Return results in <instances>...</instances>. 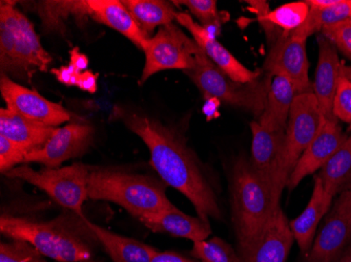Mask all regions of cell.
I'll list each match as a JSON object with an SVG mask.
<instances>
[{
  "instance_id": "obj_7",
  "label": "cell",
  "mask_w": 351,
  "mask_h": 262,
  "mask_svg": "<svg viewBox=\"0 0 351 262\" xmlns=\"http://www.w3.org/2000/svg\"><path fill=\"white\" fill-rule=\"evenodd\" d=\"M90 167L75 163L70 166L35 170L21 165L5 173L9 179H21L45 191L57 204L68 209L80 218L84 214V204L88 198V179Z\"/></svg>"
},
{
  "instance_id": "obj_2",
  "label": "cell",
  "mask_w": 351,
  "mask_h": 262,
  "mask_svg": "<svg viewBox=\"0 0 351 262\" xmlns=\"http://www.w3.org/2000/svg\"><path fill=\"white\" fill-rule=\"evenodd\" d=\"M0 232L11 239L31 244L45 257L57 262H80L93 258V242L97 237L86 224V218H59L37 222L21 216L3 214Z\"/></svg>"
},
{
  "instance_id": "obj_28",
  "label": "cell",
  "mask_w": 351,
  "mask_h": 262,
  "mask_svg": "<svg viewBox=\"0 0 351 262\" xmlns=\"http://www.w3.org/2000/svg\"><path fill=\"white\" fill-rule=\"evenodd\" d=\"M173 3L186 8L189 15L196 17L199 25L216 38L220 34L222 23L228 19V13L218 11L215 0H177Z\"/></svg>"
},
{
  "instance_id": "obj_6",
  "label": "cell",
  "mask_w": 351,
  "mask_h": 262,
  "mask_svg": "<svg viewBox=\"0 0 351 262\" xmlns=\"http://www.w3.org/2000/svg\"><path fill=\"white\" fill-rule=\"evenodd\" d=\"M185 74L194 82L205 100L217 98L228 105L252 112L258 118L264 112L271 81L269 75L250 83L236 82L224 74L202 49L197 54L195 68Z\"/></svg>"
},
{
  "instance_id": "obj_29",
  "label": "cell",
  "mask_w": 351,
  "mask_h": 262,
  "mask_svg": "<svg viewBox=\"0 0 351 262\" xmlns=\"http://www.w3.org/2000/svg\"><path fill=\"white\" fill-rule=\"evenodd\" d=\"M191 255L200 262H243L240 254L220 237L193 242Z\"/></svg>"
},
{
  "instance_id": "obj_16",
  "label": "cell",
  "mask_w": 351,
  "mask_h": 262,
  "mask_svg": "<svg viewBox=\"0 0 351 262\" xmlns=\"http://www.w3.org/2000/svg\"><path fill=\"white\" fill-rule=\"evenodd\" d=\"M176 21L187 29L206 56L232 80L240 83H250L261 77L260 70H248L226 47L217 40L216 37L191 18L189 13L178 12Z\"/></svg>"
},
{
  "instance_id": "obj_26",
  "label": "cell",
  "mask_w": 351,
  "mask_h": 262,
  "mask_svg": "<svg viewBox=\"0 0 351 262\" xmlns=\"http://www.w3.org/2000/svg\"><path fill=\"white\" fill-rule=\"evenodd\" d=\"M317 176L322 181L325 190L332 196L350 188L351 137H347L339 150L325 163Z\"/></svg>"
},
{
  "instance_id": "obj_37",
  "label": "cell",
  "mask_w": 351,
  "mask_h": 262,
  "mask_svg": "<svg viewBox=\"0 0 351 262\" xmlns=\"http://www.w3.org/2000/svg\"><path fill=\"white\" fill-rule=\"evenodd\" d=\"M71 63L79 73L84 72L88 66V58L79 51L78 47H74L70 52Z\"/></svg>"
},
{
  "instance_id": "obj_33",
  "label": "cell",
  "mask_w": 351,
  "mask_h": 262,
  "mask_svg": "<svg viewBox=\"0 0 351 262\" xmlns=\"http://www.w3.org/2000/svg\"><path fill=\"white\" fill-rule=\"evenodd\" d=\"M322 35L351 60V19L324 27Z\"/></svg>"
},
{
  "instance_id": "obj_15",
  "label": "cell",
  "mask_w": 351,
  "mask_h": 262,
  "mask_svg": "<svg viewBox=\"0 0 351 262\" xmlns=\"http://www.w3.org/2000/svg\"><path fill=\"white\" fill-rule=\"evenodd\" d=\"M338 120L323 118L322 125L308 148L300 157L295 169L291 172L286 188L289 191L297 188L298 185L308 175L313 174L324 167L325 163L339 150L347 140Z\"/></svg>"
},
{
  "instance_id": "obj_35",
  "label": "cell",
  "mask_w": 351,
  "mask_h": 262,
  "mask_svg": "<svg viewBox=\"0 0 351 262\" xmlns=\"http://www.w3.org/2000/svg\"><path fill=\"white\" fill-rule=\"evenodd\" d=\"M99 75L94 74L90 70H84L79 75L77 86L84 92H97V78Z\"/></svg>"
},
{
  "instance_id": "obj_18",
  "label": "cell",
  "mask_w": 351,
  "mask_h": 262,
  "mask_svg": "<svg viewBox=\"0 0 351 262\" xmlns=\"http://www.w3.org/2000/svg\"><path fill=\"white\" fill-rule=\"evenodd\" d=\"M295 242L289 220L278 207L257 246L243 262H286Z\"/></svg>"
},
{
  "instance_id": "obj_20",
  "label": "cell",
  "mask_w": 351,
  "mask_h": 262,
  "mask_svg": "<svg viewBox=\"0 0 351 262\" xmlns=\"http://www.w3.org/2000/svg\"><path fill=\"white\" fill-rule=\"evenodd\" d=\"M142 224L153 232L185 238L191 242L208 239L212 234L210 220L187 215L176 206L147 218Z\"/></svg>"
},
{
  "instance_id": "obj_3",
  "label": "cell",
  "mask_w": 351,
  "mask_h": 262,
  "mask_svg": "<svg viewBox=\"0 0 351 262\" xmlns=\"http://www.w3.org/2000/svg\"><path fill=\"white\" fill-rule=\"evenodd\" d=\"M230 193L232 224L244 260L257 246L278 207L269 186L244 157H239L232 166Z\"/></svg>"
},
{
  "instance_id": "obj_21",
  "label": "cell",
  "mask_w": 351,
  "mask_h": 262,
  "mask_svg": "<svg viewBox=\"0 0 351 262\" xmlns=\"http://www.w3.org/2000/svg\"><path fill=\"white\" fill-rule=\"evenodd\" d=\"M55 128L27 119L8 108L0 109V135L21 146L27 153L43 147Z\"/></svg>"
},
{
  "instance_id": "obj_31",
  "label": "cell",
  "mask_w": 351,
  "mask_h": 262,
  "mask_svg": "<svg viewBox=\"0 0 351 262\" xmlns=\"http://www.w3.org/2000/svg\"><path fill=\"white\" fill-rule=\"evenodd\" d=\"M27 155V151L21 146L0 135V171L3 174L21 163H25Z\"/></svg>"
},
{
  "instance_id": "obj_39",
  "label": "cell",
  "mask_w": 351,
  "mask_h": 262,
  "mask_svg": "<svg viewBox=\"0 0 351 262\" xmlns=\"http://www.w3.org/2000/svg\"><path fill=\"white\" fill-rule=\"evenodd\" d=\"M341 74L347 79V80L350 81L351 82V66L350 65H345L342 64V68H341Z\"/></svg>"
},
{
  "instance_id": "obj_1",
  "label": "cell",
  "mask_w": 351,
  "mask_h": 262,
  "mask_svg": "<svg viewBox=\"0 0 351 262\" xmlns=\"http://www.w3.org/2000/svg\"><path fill=\"white\" fill-rule=\"evenodd\" d=\"M126 127L145 142L151 166L167 186L182 193L205 220L221 218L216 193L198 157L175 129L145 114H126Z\"/></svg>"
},
{
  "instance_id": "obj_41",
  "label": "cell",
  "mask_w": 351,
  "mask_h": 262,
  "mask_svg": "<svg viewBox=\"0 0 351 262\" xmlns=\"http://www.w3.org/2000/svg\"><path fill=\"white\" fill-rule=\"evenodd\" d=\"M80 262H101V261H98V260L90 259V260H86V261H80Z\"/></svg>"
},
{
  "instance_id": "obj_36",
  "label": "cell",
  "mask_w": 351,
  "mask_h": 262,
  "mask_svg": "<svg viewBox=\"0 0 351 262\" xmlns=\"http://www.w3.org/2000/svg\"><path fill=\"white\" fill-rule=\"evenodd\" d=\"M152 262H200L199 260L191 259V258L185 257L176 252H159L154 256Z\"/></svg>"
},
{
  "instance_id": "obj_38",
  "label": "cell",
  "mask_w": 351,
  "mask_h": 262,
  "mask_svg": "<svg viewBox=\"0 0 351 262\" xmlns=\"http://www.w3.org/2000/svg\"><path fill=\"white\" fill-rule=\"evenodd\" d=\"M221 103L222 102L217 98H208V99L205 100L202 112L206 117L207 121H212V120L219 117V109H220Z\"/></svg>"
},
{
  "instance_id": "obj_5",
  "label": "cell",
  "mask_w": 351,
  "mask_h": 262,
  "mask_svg": "<svg viewBox=\"0 0 351 262\" xmlns=\"http://www.w3.org/2000/svg\"><path fill=\"white\" fill-rule=\"evenodd\" d=\"M52 57L43 49L34 25L16 8L15 3H0V68L10 78L29 81L39 72H47Z\"/></svg>"
},
{
  "instance_id": "obj_14",
  "label": "cell",
  "mask_w": 351,
  "mask_h": 262,
  "mask_svg": "<svg viewBox=\"0 0 351 262\" xmlns=\"http://www.w3.org/2000/svg\"><path fill=\"white\" fill-rule=\"evenodd\" d=\"M93 135L92 126L82 122L56 127L43 147L27 153L25 163H38L49 168H58L64 161L84 155L92 143Z\"/></svg>"
},
{
  "instance_id": "obj_34",
  "label": "cell",
  "mask_w": 351,
  "mask_h": 262,
  "mask_svg": "<svg viewBox=\"0 0 351 262\" xmlns=\"http://www.w3.org/2000/svg\"><path fill=\"white\" fill-rule=\"evenodd\" d=\"M51 72L55 75L57 80L60 83L64 84L66 86H77L80 73L72 64L63 65V66L59 68H53Z\"/></svg>"
},
{
  "instance_id": "obj_25",
  "label": "cell",
  "mask_w": 351,
  "mask_h": 262,
  "mask_svg": "<svg viewBox=\"0 0 351 262\" xmlns=\"http://www.w3.org/2000/svg\"><path fill=\"white\" fill-rule=\"evenodd\" d=\"M122 3L149 39L156 27L173 23L178 14L173 3L163 0H122Z\"/></svg>"
},
{
  "instance_id": "obj_30",
  "label": "cell",
  "mask_w": 351,
  "mask_h": 262,
  "mask_svg": "<svg viewBox=\"0 0 351 262\" xmlns=\"http://www.w3.org/2000/svg\"><path fill=\"white\" fill-rule=\"evenodd\" d=\"M45 256L23 240L12 239L0 244V262H47Z\"/></svg>"
},
{
  "instance_id": "obj_11",
  "label": "cell",
  "mask_w": 351,
  "mask_h": 262,
  "mask_svg": "<svg viewBox=\"0 0 351 262\" xmlns=\"http://www.w3.org/2000/svg\"><path fill=\"white\" fill-rule=\"evenodd\" d=\"M351 242V187L340 192L315 236L306 262H332Z\"/></svg>"
},
{
  "instance_id": "obj_12",
  "label": "cell",
  "mask_w": 351,
  "mask_h": 262,
  "mask_svg": "<svg viewBox=\"0 0 351 262\" xmlns=\"http://www.w3.org/2000/svg\"><path fill=\"white\" fill-rule=\"evenodd\" d=\"M306 42L307 39L283 31L277 42L270 47L263 64L264 72L269 76L287 77L293 82L297 94L313 92Z\"/></svg>"
},
{
  "instance_id": "obj_17",
  "label": "cell",
  "mask_w": 351,
  "mask_h": 262,
  "mask_svg": "<svg viewBox=\"0 0 351 262\" xmlns=\"http://www.w3.org/2000/svg\"><path fill=\"white\" fill-rule=\"evenodd\" d=\"M319 57L313 92L320 106L323 118L329 121L337 120L333 116V101L336 96L339 80L341 77V63L337 47L323 35L317 37Z\"/></svg>"
},
{
  "instance_id": "obj_19",
  "label": "cell",
  "mask_w": 351,
  "mask_h": 262,
  "mask_svg": "<svg viewBox=\"0 0 351 262\" xmlns=\"http://www.w3.org/2000/svg\"><path fill=\"white\" fill-rule=\"evenodd\" d=\"M333 198L335 196L325 190L320 177L315 176L308 205L297 218L289 222L295 241L305 255L309 253L313 247L317 226L330 210Z\"/></svg>"
},
{
  "instance_id": "obj_27",
  "label": "cell",
  "mask_w": 351,
  "mask_h": 262,
  "mask_svg": "<svg viewBox=\"0 0 351 262\" xmlns=\"http://www.w3.org/2000/svg\"><path fill=\"white\" fill-rule=\"evenodd\" d=\"M350 19L351 0H338L336 5L324 9L309 8L306 21L299 29L291 31V34L307 39L317 31H322L324 27Z\"/></svg>"
},
{
  "instance_id": "obj_22",
  "label": "cell",
  "mask_w": 351,
  "mask_h": 262,
  "mask_svg": "<svg viewBox=\"0 0 351 262\" xmlns=\"http://www.w3.org/2000/svg\"><path fill=\"white\" fill-rule=\"evenodd\" d=\"M90 18L119 31L143 51L147 39L119 0H86Z\"/></svg>"
},
{
  "instance_id": "obj_8",
  "label": "cell",
  "mask_w": 351,
  "mask_h": 262,
  "mask_svg": "<svg viewBox=\"0 0 351 262\" xmlns=\"http://www.w3.org/2000/svg\"><path fill=\"white\" fill-rule=\"evenodd\" d=\"M200 50L196 41L187 36L175 23L159 27L157 33L147 39L143 49L145 65L140 84L163 70H179L185 73L193 70Z\"/></svg>"
},
{
  "instance_id": "obj_24",
  "label": "cell",
  "mask_w": 351,
  "mask_h": 262,
  "mask_svg": "<svg viewBox=\"0 0 351 262\" xmlns=\"http://www.w3.org/2000/svg\"><path fill=\"white\" fill-rule=\"evenodd\" d=\"M86 224L113 262H152L158 252L157 249L149 244L113 233L90 222L88 218Z\"/></svg>"
},
{
  "instance_id": "obj_23",
  "label": "cell",
  "mask_w": 351,
  "mask_h": 262,
  "mask_svg": "<svg viewBox=\"0 0 351 262\" xmlns=\"http://www.w3.org/2000/svg\"><path fill=\"white\" fill-rule=\"evenodd\" d=\"M295 96V86L287 77L283 75L271 77L265 108L258 122L268 129L286 130Z\"/></svg>"
},
{
  "instance_id": "obj_40",
  "label": "cell",
  "mask_w": 351,
  "mask_h": 262,
  "mask_svg": "<svg viewBox=\"0 0 351 262\" xmlns=\"http://www.w3.org/2000/svg\"><path fill=\"white\" fill-rule=\"evenodd\" d=\"M340 262H351V248H349L346 252H345L344 256Z\"/></svg>"
},
{
  "instance_id": "obj_10",
  "label": "cell",
  "mask_w": 351,
  "mask_h": 262,
  "mask_svg": "<svg viewBox=\"0 0 351 262\" xmlns=\"http://www.w3.org/2000/svg\"><path fill=\"white\" fill-rule=\"evenodd\" d=\"M252 155L250 163L269 186L276 207L280 206L282 192L286 188L282 176L286 130H271L258 121L250 123Z\"/></svg>"
},
{
  "instance_id": "obj_4",
  "label": "cell",
  "mask_w": 351,
  "mask_h": 262,
  "mask_svg": "<svg viewBox=\"0 0 351 262\" xmlns=\"http://www.w3.org/2000/svg\"><path fill=\"white\" fill-rule=\"evenodd\" d=\"M163 181L140 173L90 167L88 198L114 202L143 222L173 206Z\"/></svg>"
},
{
  "instance_id": "obj_32",
  "label": "cell",
  "mask_w": 351,
  "mask_h": 262,
  "mask_svg": "<svg viewBox=\"0 0 351 262\" xmlns=\"http://www.w3.org/2000/svg\"><path fill=\"white\" fill-rule=\"evenodd\" d=\"M333 116L351 127V82L342 74L333 101Z\"/></svg>"
},
{
  "instance_id": "obj_9",
  "label": "cell",
  "mask_w": 351,
  "mask_h": 262,
  "mask_svg": "<svg viewBox=\"0 0 351 262\" xmlns=\"http://www.w3.org/2000/svg\"><path fill=\"white\" fill-rule=\"evenodd\" d=\"M323 116L313 92L297 94L286 126L284 143L283 176L287 185L289 176L311 142L317 137Z\"/></svg>"
},
{
  "instance_id": "obj_13",
  "label": "cell",
  "mask_w": 351,
  "mask_h": 262,
  "mask_svg": "<svg viewBox=\"0 0 351 262\" xmlns=\"http://www.w3.org/2000/svg\"><path fill=\"white\" fill-rule=\"evenodd\" d=\"M0 92L8 109L45 125L58 127L72 120V114L61 104L45 99L36 90L16 83L7 75L0 77Z\"/></svg>"
}]
</instances>
